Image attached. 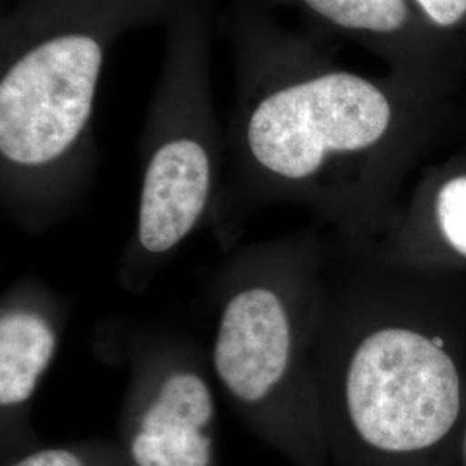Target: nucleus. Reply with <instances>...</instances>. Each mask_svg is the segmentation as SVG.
Here are the masks:
<instances>
[{
	"label": "nucleus",
	"mask_w": 466,
	"mask_h": 466,
	"mask_svg": "<svg viewBox=\"0 0 466 466\" xmlns=\"http://www.w3.org/2000/svg\"><path fill=\"white\" fill-rule=\"evenodd\" d=\"M327 230L232 250L211 282L213 377L235 415L290 466H330L311 379Z\"/></svg>",
	"instance_id": "obj_4"
},
{
	"label": "nucleus",
	"mask_w": 466,
	"mask_h": 466,
	"mask_svg": "<svg viewBox=\"0 0 466 466\" xmlns=\"http://www.w3.org/2000/svg\"><path fill=\"white\" fill-rule=\"evenodd\" d=\"M311 379L330 466H460L466 273L327 232Z\"/></svg>",
	"instance_id": "obj_2"
},
{
	"label": "nucleus",
	"mask_w": 466,
	"mask_h": 466,
	"mask_svg": "<svg viewBox=\"0 0 466 466\" xmlns=\"http://www.w3.org/2000/svg\"><path fill=\"white\" fill-rule=\"evenodd\" d=\"M269 7L230 0L221 16L235 104L213 218L228 230L256 209L296 204L346 242L377 244L410 173L446 132L450 99L335 65Z\"/></svg>",
	"instance_id": "obj_1"
},
{
	"label": "nucleus",
	"mask_w": 466,
	"mask_h": 466,
	"mask_svg": "<svg viewBox=\"0 0 466 466\" xmlns=\"http://www.w3.org/2000/svg\"><path fill=\"white\" fill-rule=\"evenodd\" d=\"M380 57L389 75L450 99L466 71V49L432 30L411 0H267Z\"/></svg>",
	"instance_id": "obj_7"
},
{
	"label": "nucleus",
	"mask_w": 466,
	"mask_h": 466,
	"mask_svg": "<svg viewBox=\"0 0 466 466\" xmlns=\"http://www.w3.org/2000/svg\"><path fill=\"white\" fill-rule=\"evenodd\" d=\"M437 34L466 49V0H411Z\"/></svg>",
	"instance_id": "obj_11"
},
{
	"label": "nucleus",
	"mask_w": 466,
	"mask_h": 466,
	"mask_svg": "<svg viewBox=\"0 0 466 466\" xmlns=\"http://www.w3.org/2000/svg\"><path fill=\"white\" fill-rule=\"evenodd\" d=\"M460 466H466V421L461 437V448H460Z\"/></svg>",
	"instance_id": "obj_12"
},
{
	"label": "nucleus",
	"mask_w": 466,
	"mask_h": 466,
	"mask_svg": "<svg viewBox=\"0 0 466 466\" xmlns=\"http://www.w3.org/2000/svg\"><path fill=\"white\" fill-rule=\"evenodd\" d=\"M178 0H15L0 21V204L28 235L73 217L94 180L109 50Z\"/></svg>",
	"instance_id": "obj_3"
},
{
	"label": "nucleus",
	"mask_w": 466,
	"mask_h": 466,
	"mask_svg": "<svg viewBox=\"0 0 466 466\" xmlns=\"http://www.w3.org/2000/svg\"><path fill=\"white\" fill-rule=\"evenodd\" d=\"M116 441L134 466H219L209 354L182 333L137 330Z\"/></svg>",
	"instance_id": "obj_6"
},
{
	"label": "nucleus",
	"mask_w": 466,
	"mask_h": 466,
	"mask_svg": "<svg viewBox=\"0 0 466 466\" xmlns=\"http://www.w3.org/2000/svg\"><path fill=\"white\" fill-rule=\"evenodd\" d=\"M5 466H134L113 439H85L38 446Z\"/></svg>",
	"instance_id": "obj_10"
},
{
	"label": "nucleus",
	"mask_w": 466,
	"mask_h": 466,
	"mask_svg": "<svg viewBox=\"0 0 466 466\" xmlns=\"http://www.w3.org/2000/svg\"><path fill=\"white\" fill-rule=\"evenodd\" d=\"M165 26V61L140 137L137 218L117 267L130 294L146 292L213 218L227 157L209 76V2L178 0Z\"/></svg>",
	"instance_id": "obj_5"
},
{
	"label": "nucleus",
	"mask_w": 466,
	"mask_h": 466,
	"mask_svg": "<svg viewBox=\"0 0 466 466\" xmlns=\"http://www.w3.org/2000/svg\"><path fill=\"white\" fill-rule=\"evenodd\" d=\"M373 248L398 267L466 273V152L420 175Z\"/></svg>",
	"instance_id": "obj_9"
},
{
	"label": "nucleus",
	"mask_w": 466,
	"mask_h": 466,
	"mask_svg": "<svg viewBox=\"0 0 466 466\" xmlns=\"http://www.w3.org/2000/svg\"><path fill=\"white\" fill-rule=\"evenodd\" d=\"M69 317L67 300L36 277H21L0 299V458L2 466L42 446L32 415Z\"/></svg>",
	"instance_id": "obj_8"
}]
</instances>
